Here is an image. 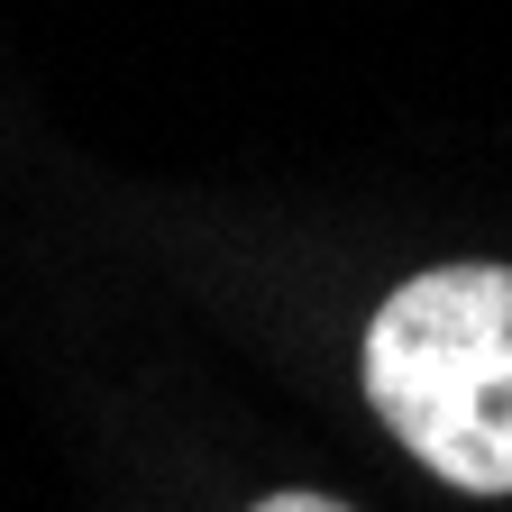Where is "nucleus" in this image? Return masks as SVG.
<instances>
[{"instance_id": "1", "label": "nucleus", "mask_w": 512, "mask_h": 512, "mask_svg": "<svg viewBox=\"0 0 512 512\" xmlns=\"http://www.w3.org/2000/svg\"><path fill=\"white\" fill-rule=\"evenodd\" d=\"M366 403L458 494H512V266H421L366 320Z\"/></svg>"}, {"instance_id": "2", "label": "nucleus", "mask_w": 512, "mask_h": 512, "mask_svg": "<svg viewBox=\"0 0 512 512\" xmlns=\"http://www.w3.org/2000/svg\"><path fill=\"white\" fill-rule=\"evenodd\" d=\"M247 512H348V503H330V494H266V503H247Z\"/></svg>"}]
</instances>
